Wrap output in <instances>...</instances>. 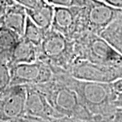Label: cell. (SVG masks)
Masks as SVG:
<instances>
[{"instance_id": "6da1fadb", "label": "cell", "mask_w": 122, "mask_h": 122, "mask_svg": "<svg viewBox=\"0 0 122 122\" xmlns=\"http://www.w3.org/2000/svg\"><path fill=\"white\" fill-rule=\"evenodd\" d=\"M53 77L72 88L81 104L92 115L93 122H113L119 109L115 105L117 93L112 82H96L80 80L62 69H53Z\"/></svg>"}, {"instance_id": "7a4b0ae2", "label": "cell", "mask_w": 122, "mask_h": 122, "mask_svg": "<svg viewBox=\"0 0 122 122\" xmlns=\"http://www.w3.org/2000/svg\"><path fill=\"white\" fill-rule=\"evenodd\" d=\"M61 122H93L91 113L79 99L77 93L57 79L36 84Z\"/></svg>"}, {"instance_id": "3957f363", "label": "cell", "mask_w": 122, "mask_h": 122, "mask_svg": "<svg viewBox=\"0 0 122 122\" xmlns=\"http://www.w3.org/2000/svg\"><path fill=\"white\" fill-rule=\"evenodd\" d=\"M73 41L74 62L87 61L101 65L122 66V54L99 35L86 32Z\"/></svg>"}, {"instance_id": "277c9868", "label": "cell", "mask_w": 122, "mask_h": 122, "mask_svg": "<svg viewBox=\"0 0 122 122\" xmlns=\"http://www.w3.org/2000/svg\"><path fill=\"white\" fill-rule=\"evenodd\" d=\"M38 48V61L52 68L68 71L75 61L74 41L50 29Z\"/></svg>"}, {"instance_id": "5b68a950", "label": "cell", "mask_w": 122, "mask_h": 122, "mask_svg": "<svg viewBox=\"0 0 122 122\" xmlns=\"http://www.w3.org/2000/svg\"><path fill=\"white\" fill-rule=\"evenodd\" d=\"M120 12L104 0H83L81 19L85 32L99 35Z\"/></svg>"}, {"instance_id": "8992f818", "label": "cell", "mask_w": 122, "mask_h": 122, "mask_svg": "<svg viewBox=\"0 0 122 122\" xmlns=\"http://www.w3.org/2000/svg\"><path fill=\"white\" fill-rule=\"evenodd\" d=\"M67 72L75 78L89 81L111 83L122 78V66L101 65L87 61H75Z\"/></svg>"}, {"instance_id": "52a82bcc", "label": "cell", "mask_w": 122, "mask_h": 122, "mask_svg": "<svg viewBox=\"0 0 122 122\" xmlns=\"http://www.w3.org/2000/svg\"><path fill=\"white\" fill-rule=\"evenodd\" d=\"M26 90L24 122H61L36 85H25Z\"/></svg>"}, {"instance_id": "ba28073f", "label": "cell", "mask_w": 122, "mask_h": 122, "mask_svg": "<svg viewBox=\"0 0 122 122\" xmlns=\"http://www.w3.org/2000/svg\"><path fill=\"white\" fill-rule=\"evenodd\" d=\"M25 85H13L0 93V122H24Z\"/></svg>"}, {"instance_id": "9c48e42d", "label": "cell", "mask_w": 122, "mask_h": 122, "mask_svg": "<svg viewBox=\"0 0 122 122\" xmlns=\"http://www.w3.org/2000/svg\"><path fill=\"white\" fill-rule=\"evenodd\" d=\"M11 81L13 85H36L46 83L53 77L50 66L40 61L10 66Z\"/></svg>"}, {"instance_id": "30bf717a", "label": "cell", "mask_w": 122, "mask_h": 122, "mask_svg": "<svg viewBox=\"0 0 122 122\" xmlns=\"http://www.w3.org/2000/svg\"><path fill=\"white\" fill-rule=\"evenodd\" d=\"M81 6L54 7L51 29L73 41L86 33L81 19Z\"/></svg>"}, {"instance_id": "8fae6325", "label": "cell", "mask_w": 122, "mask_h": 122, "mask_svg": "<svg viewBox=\"0 0 122 122\" xmlns=\"http://www.w3.org/2000/svg\"><path fill=\"white\" fill-rule=\"evenodd\" d=\"M26 8L14 2L5 7L0 17V25H3L13 30L22 37L26 25Z\"/></svg>"}, {"instance_id": "7c38bea8", "label": "cell", "mask_w": 122, "mask_h": 122, "mask_svg": "<svg viewBox=\"0 0 122 122\" xmlns=\"http://www.w3.org/2000/svg\"><path fill=\"white\" fill-rule=\"evenodd\" d=\"M37 46L21 37L12 52L8 65L33 62L37 61Z\"/></svg>"}, {"instance_id": "4fadbf2b", "label": "cell", "mask_w": 122, "mask_h": 122, "mask_svg": "<svg viewBox=\"0 0 122 122\" xmlns=\"http://www.w3.org/2000/svg\"><path fill=\"white\" fill-rule=\"evenodd\" d=\"M27 16L46 31L51 29L54 16V7L45 0H40L39 3L33 8H26Z\"/></svg>"}, {"instance_id": "5bb4252c", "label": "cell", "mask_w": 122, "mask_h": 122, "mask_svg": "<svg viewBox=\"0 0 122 122\" xmlns=\"http://www.w3.org/2000/svg\"><path fill=\"white\" fill-rule=\"evenodd\" d=\"M122 55V12H120L100 34Z\"/></svg>"}, {"instance_id": "9a60e30c", "label": "cell", "mask_w": 122, "mask_h": 122, "mask_svg": "<svg viewBox=\"0 0 122 122\" xmlns=\"http://www.w3.org/2000/svg\"><path fill=\"white\" fill-rule=\"evenodd\" d=\"M20 38L13 30L0 25V59L9 62L12 52Z\"/></svg>"}, {"instance_id": "2e32d148", "label": "cell", "mask_w": 122, "mask_h": 122, "mask_svg": "<svg viewBox=\"0 0 122 122\" xmlns=\"http://www.w3.org/2000/svg\"><path fill=\"white\" fill-rule=\"evenodd\" d=\"M46 31L37 26L30 18L27 16L26 25L22 37L26 41L39 46L44 39Z\"/></svg>"}, {"instance_id": "e0dca14e", "label": "cell", "mask_w": 122, "mask_h": 122, "mask_svg": "<svg viewBox=\"0 0 122 122\" xmlns=\"http://www.w3.org/2000/svg\"><path fill=\"white\" fill-rule=\"evenodd\" d=\"M11 76L8 62L0 59V93L10 86Z\"/></svg>"}, {"instance_id": "ac0fdd59", "label": "cell", "mask_w": 122, "mask_h": 122, "mask_svg": "<svg viewBox=\"0 0 122 122\" xmlns=\"http://www.w3.org/2000/svg\"><path fill=\"white\" fill-rule=\"evenodd\" d=\"M54 7H73L80 6L83 4V0H45Z\"/></svg>"}, {"instance_id": "d6986e66", "label": "cell", "mask_w": 122, "mask_h": 122, "mask_svg": "<svg viewBox=\"0 0 122 122\" xmlns=\"http://www.w3.org/2000/svg\"><path fill=\"white\" fill-rule=\"evenodd\" d=\"M104 1L114 8L119 9L122 12V0H104Z\"/></svg>"}, {"instance_id": "ffe728a7", "label": "cell", "mask_w": 122, "mask_h": 122, "mask_svg": "<svg viewBox=\"0 0 122 122\" xmlns=\"http://www.w3.org/2000/svg\"><path fill=\"white\" fill-rule=\"evenodd\" d=\"M114 90L118 92H122V78L118 79L112 82Z\"/></svg>"}, {"instance_id": "44dd1931", "label": "cell", "mask_w": 122, "mask_h": 122, "mask_svg": "<svg viewBox=\"0 0 122 122\" xmlns=\"http://www.w3.org/2000/svg\"><path fill=\"white\" fill-rule=\"evenodd\" d=\"M15 1L14 0H0V4H1L8 5L12 4Z\"/></svg>"}]
</instances>
